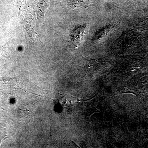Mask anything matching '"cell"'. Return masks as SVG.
I'll return each instance as SVG.
<instances>
[{
    "label": "cell",
    "mask_w": 148,
    "mask_h": 148,
    "mask_svg": "<svg viewBox=\"0 0 148 148\" xmlns=\"http://www.w3.org/2000/svg\"><path fill=\"white\" fill-rule=\"evenodd\" d=\"M83 28L79 27L77 29H75V31L73 32V40L74 41L75 43L79 42L81 38L82 34L83 33V32L82 31Z\"/></svg>",
    "instance_id": "3957f363"
},
{
    "label": "cell",
    "mask_w": 148,
    "mask_h": 148,
    "mask_svg": "<svg viewBox=\"0 0 148 148\" xmlns=\"http://www.w3.org/2000/svg\"><path fill=\"white\" fill-rule=\"evenodd\" d=\"M16 3L19 10L21 11V13L23 14L22 16L24 15V14L29 13L27 10V0H16Z\"/></svg>",
    "instance_id": "7a4b0ae2"
},
{
    "label": "cell",
    "mask_w": 148,
    "mask_h": 148,
    "mask_svg": "<svg viewBox=\"0 0 148 148\" xmlns=\"http://www.w3.org/2000/svg\"><path fill=\"white\" fill-rule=\"evenodd\" d=\"M6 135L7 134L5 130L3 128H0V145H1L2 140L5 138Z\"/></svg>",
    "instance_id": "277c9868"
},
{
    "label": "cell",
    "mask_w": 148,
    "mask_h": 148,
    "mask_svg": "<svg viewBox=\"0 0 148 148\" xmlns=\"http://www.w3.org/2000/svg\"><path fill=\"white\" fill-rule=\"evenodd\" d=\"M32 6L37 12L40 19L44 18L45 13L49 6V0H30Z\"/></svg>",
    "instance_id": "6da1fadb"
}]
</instances>
